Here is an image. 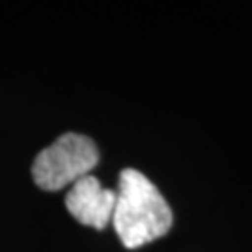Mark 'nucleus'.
I'll use <instances>...</instances> for the list:
<instances>
[{
	"instance_id": "nucleus-1",
	"label": "nucleus",
	"mask_w": 252,
	"mask_h": 252,
	"mask_svg": "<svg viewBox=\"0 0 252 252\" xmlns=\"http://www.w3.org/2000/svg\"><path fill=\"white\" fill-rule=\"evenodd\" d=\"M114 230L126 249H138L170 232L174 215L159 189L135 168L120 172Z\"/></svg>"
},
{
	"instance_id": "nucleus-2",
	"label": "nucleus",
	"mask_w": 252,
	"mask_h": 252,
	"mask_svg": "<svg viewBox=\"0 0 252 252\" xmlns=\"http://www.w3.org/2000/svg\"><path fill=\"white\" fill-rule=\"evenodd\" d=\"M99 162L97 146L90 136L65 133L37 153L32 178L43 190H62L88 176Z\"/></svg>"
},
{
	"instance_id": "nucleus-3",
	"label": "nucleus",
	"mask_w": 252,
	"mask_h": 252,
	"mask_svg": "<svg viewBox=\"0 0 252 252\" xmlns=\"http://www.w3.org/2000/svg\"><path fill=\"white\" fill-rule=\"evenodd\" d=\"M65 207L84 226L105 230L116 207V190L105 189L95 176H84L75 181L65 196Z\"/></svg>"
}]
</instances>
